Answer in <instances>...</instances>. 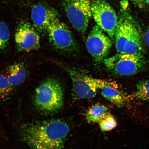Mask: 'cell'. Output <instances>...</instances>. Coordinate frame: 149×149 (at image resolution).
I'll list each match as a JSON object with an SVG mask.
<instances>
[{
	"label": "cell",
	"mask_w": 149,
	"mask_h": 149,
	"mask_svg": "<svg viewBox=\"0 0 149 149\" xmlns=\"http://www.w3.org/2000/svg\"><path fill=\"white\" fill-rule=\"evenodd\" d=\"M70 128L60 120L29 125L24 129L25 141L32 149H65Z\"/></svg>",
	"instance_id": "obj_1"
},
{
	"label": "cell",
	"mask_w": 149,
	"mask_h": 149,
	"mask_svg": "<svg viewBox=\"0 0 149 149\" xmlns=\"http://www.w3.org/2000/svg\"><path fill=\"white\" fill-rule=\"evenodd\" d=\"M114 37L118 53H142L143 46L140 27L127 9H122Z\"/></svg>",
	"instance_id": "obj_2"
},
{
	"label": "cell",
	"mask_w": 149,
	"mask_h": 149,
	"mask_svg": "<svg viewBox=\"0 0 149 149\" xmlns=\"http://www.w3.org/2000/svg\"><path fill=\"white\" fill-rule=\"evenodd\" d=\"M35 102L40 109L55 112L60 109L64 102V93L60 83L52 78L41 84L35 91Z\"/></svg>",
	"instance_id": "obj_3"
},
{
	"label": "cell",
	"mask_w": 149,
	"mask_h": 149,
	"mask_svg": "<svg viewBox=\"0 0 149 149\" xmlns=\"http://www.w3.org/2000/svg\"><path fill=\"white\" fill-rule=\"evenodd\" d=\"M105 66L113 73L118 75H133L139 71L145 64L142 53H118L104 59Z\"/></svg>",
	"instance_id": "obj_4"
},
{
	"label": "cell",
	"mask_w": 149,
	"mask_h": 149,
	"mask_svg": "<svg viewBox=\"0 0 149 149\" xmlns=\"http://www.w3.org/2000/svg\"><path fill=\"white\" fill-rule=\"evenodd\" d=\"M62 5L72 26L84 33L92 16L91 0H63Z\"/></svg>",
	"instance_id": "obj_5"
},
{
	"label": "cell",
	"mask_w": 149,
	"mask_h": 149,
	"mask_svg": "<svg viewBox=\"0 0 149 149\" xmlns=\"http://www.w3.org/2000/svg\"><path fill=\"white\" fill-rule=\"evenodd\" d=\"M91 2L92 16L97 25L113 39L118 24V15L106 0H92Z\"/></svg>",
	"instance_id": "obj_6"
},
{
	"label": "cell",
	"mask_w": 149,
	"mask_h": 149,
	"mask_svg": "<svg viewBox=\"0 0 149 149\" xmlns=\"http://www.w3.org/2000/svg\"><path fill=\"white\" fill-rule=\"evenodd\" d=\"M47 32L50 43L56 49L72 53L77 50V43L67 25L57 19L50 24Z\"/></svg>",
	"instance_id": "obj_7"
},
{
	"label": "cell",
	"mask_w": 149,
	"mask_h": 149,
	"mask_svg": "<svg viewBox=\"0 0 149 149\" xmlns=\"http://www.w3.org/2000/svg\"><path fill=\"white\" fill-rule=\"evenodd\" d=\"M68 72L72 80L73 93L79 98L95 97L105 81L94 79L80 70L69 69Z\"/></svg>",
	"instance_id": "obj_8"
},
{
	"label": "cell",
	"mask_w": 149,
	"mask_h": 149,
	"mask_svg": "<svg viewBox=\"0 0 149 149\" xmlns=\"http://www.w3.org/2000/svg\"><path fill=\"white\" fill-rule=\"evenodd\" d=\"M112 45L110 37L97 25L93 28L86 42L87 49L96 64L102 62L107 58Z\"/></svg>",
	"instance_id": "obj_9"
},
{
	"label": "cell",
	"mask_w": 149,
	"mask_h": 149,
	"mask_svg": "<svg viewBox=\"0 0 149 149\" xmlns=\"http://www.w3.org/2000/svg\"><path fill=\"white\" fill-rule=\"evenodd\" d=\"M15 40L19 49L29 52L40 47V37L34 27L27 21H22L15 34Z\"/></svg>",
	"instance_id": "obj_10"
},
{
	"label": "cell",
	"mask_w": 149,
	"mask_h": 149,
	"mask_svg": "<svg viewBox=\"0 0 149 149\" xmlns=\"http://www.w3.org/2000/svg\"><path fill=\"white\" fill-rule=\"evenodd\" d=\"M60 16L55 9L48 6L38 3L33 6L31 10V18L33 26L40 33L47 31L52 22Z\"/></svg>",
	"instance_id": "obj_11"
},
{
	"label": "cell",
	"mask_w": 149,
	"mask_h": 149,
	"mask_svg": "<svg viewBox=\"0 0 149 149\" xmlns=\"http://www.w3.org/2000/svg\"><path fill=\"white\" fill-rule=\"evenodd\" d=\"M100 89L102 96L117 107H124L129 100L130 97L119 89L116 83L105 81Z\"/></svg>",
	"instance_id": "obj_12"
},
{
	"label": "cell",
	"mask_w": 149,
	"mask_h": 149,
	"mask_svg": "<svg viewBox=\"0 0 149 149\" xmlns=\"http://www.w3.org/2000/svg\"><path fill=\"white\" fill-rule=\"evenodd\" d=\"M14 87L23 83L26 78L27 72L23 63H16L8 67L5 75Z\"/></svg>",
	"instance_id": "obj_13"
},
{
	"label": "cell",
	"mask_w": 149,
	"mask_h": 149,
	"mask_svg": "<svg viewBox=\"0 0 149 149\" xmlns=\"http://www.w3.org/2000/svg\"><path fill=\"white\" fill-rule=\"evenodd\" d=\"M109 113L108 108L99 104L93 105L87 110L86 118L89 123H98Z\"/></svg>",
	"instance_id": "obj_14"
},
{
	"label": "cell",
	"mask_w": 149,
	"mask_h": 149,
	"mask_svg": "<svg viewBox=\"0 0 149 149\" xmlns=\"http://www.w3.org/2000/svg\"><path fill=\"white\" fill-rule=\"evenodd\" d=\"M131 97L141 101H149V80L139 82Z\"/></svg>",
	"instance_id": "obj_15"
},
{
	"label": "cell",
	"mask_w": 149,
	"mask_h": 149,
	"mask_svg": "<svg viewBox=\"0 0 149 149\" xmlns=\"http://www.w3.org/2000/svg\"><path fill=\"white\" fill-rule=\"evenodd\" d=\"M98 124L100 130L104 132L111 131L116 128L117 125L116 119L109 113L99 122Z\"/></svg>",
	"instance_id": "obj_16"
},
{
	"label": "cell",
	"mask_w": 149,
	"mask_h": 149,
	"mask_svg": "<svg viewBox=\"0 0 149 149\" xmlns=\"http://www.w3.org/2000/svg\"><path fill=\"white\" fill-rule=\"evenodd\" d=\"M10 37L9 28L4 22L0 20V52L6 49Z\"/></svg>",
	"instance_id": "obj_17"
},
{
	"label": "cell",
	"mask_w": 149,
	"mask_h": 149,
	"mask_svg": "<svg viewBox=\"0 0 149 149\" xmlns=\"http://www.w3.org/2000/svg\"><path fill=\"white\" fill-rule=\"evenodd\" d=\"M14 87L9 83L5 76L0 73V98H3L8 96Z\"/></svg>",
	"instance_id": "obj_18"
},
{
	"label": "cell",
	"mask_w": 149,
	"mask_h": 149,
	"mask_svg": "<svg viewBox=\"0 0 149 149\" xmlns=\"http://www.w3.org/2000/svg\"><path fill=\"white\" fill-rule=\"evenodd\" d=\"M136 6L140 9H143L146 7L147 5L145 0H130Z\"/></svg>",
	"instance_id": "obj_19"
},
{
	"label": "cell",
	"mask_w": 149,
	"mask_h": 149,
	"mask_svg": "<svg viewBox=\"0 0 149 149\" xmlns=\"http://www.w3.org/2000/svg\"><path fill=\"white\" fill-rule=\"evenodd\" d=\"M145 40L147 45L149 47V28L147 30L145 35Z\"/></svg>",
	"instance_id": "obj_20"
},
{
	"label": "cell",
	"mask_w": 149,
	"mask_h": 149,
	"mask_svg": "<svg viewBox=\"0 0 149 149\" xmlns=\"http://www.w3.org/2000/svg\"><path fill=\"white\" fill-rule=\"evenodd\" d=\"M145 1H146L147 5L149 6V0H145Z\"/></svg>",
	"instance_id": "obj_21"
}]
</instances>
